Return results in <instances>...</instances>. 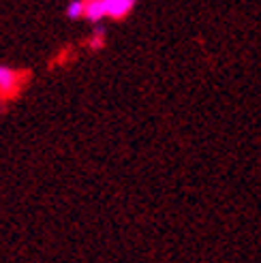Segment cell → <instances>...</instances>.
<instances>
[{
  "mask_svg": "<svg viewBox=\"0 0 261 263\" xmlns=\"http://www.w3.org/2000/svg\"><path fill=\"white\" fill-rule=\"evenodd\" d=\"M135 0H84V17L90 22L122 20L133 9Z\"/></svg>",
  "mask_w": 261,
  "mask_h": 263,
  "instance_id": "cell-1",
  "label": "cell"
},
{
  "mask_svg": "<svg viewBox=\"0 0 261 263\" xmlns=\"http://www.w3.org/2000/svg\"><path fill=\"white\" fill-rule=\"evenodd\" d=\"M20 82H22V75L15 69L0 67V97L15 95L20 88Z\"/></svg>",
  "mask_w": 261,
  "mask_h": 263,
  "instance_id": "cell-2",
  "label": "cell"
},
{
  "mask_svg": "<svg viewBox=\"0 0 261 263\" xmlns=\"http://www.w3.org/2000/svg\"><path fill=\"white\" fill-rule=\"evenodd\" d=\"M67 15H69L71 20L84 17V0H73V3L67 7Z\"/></svg>",
  "mask_w": 261,
  "mask_h": 263,
  "instance_id": "cell-3",
  "label": "cell"
}]
</instances>
